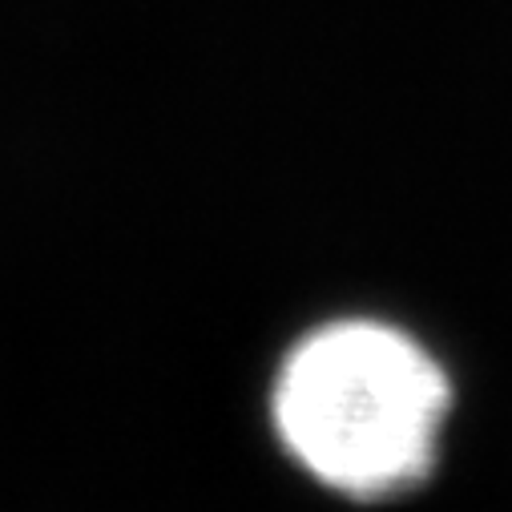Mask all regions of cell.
Segmentation results:
<instances>
[{
    "label": "cell",
    "instance_id": "cell-1",
    "mask_svg": "<svg viewBox=\"0 0 512 512\" xmlns=\"http://www.w3.org/2000/svg\"><path fill=\"white\" fill-rule=\"evenodd\" d=\"M448 400L440 363L416 339L347 319L291 351L275 420L311 476L347 496H388L432 468Z\"/></svg>",
    "mask_w": 512,
    "mask_h": 512
}]
</instances>
